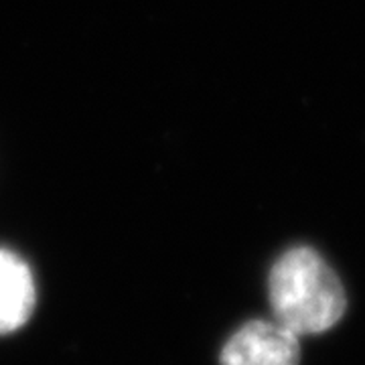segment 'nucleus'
<instances>
[{
  "label": "nucleus",
  "instance_id": "7ed1b4c3",
  "mask_svg": "<svg viewBox=\"0 0 365 365\" xmlns=\"http://www.w3.org/2000/svg\"><path fill=\"white\" fill-rule=\"evenodd\" d=\"M35 302L37 290L29 264L19 254L0 248V335L26 325Z\"/></svg>",
  "mask_w": 365,
  "mask_h": 365
},
{
  "label": "nucleus",
  "instance_id": "f03ea898",
  "mask_svg": "<svg viewBox=\"0 0 365 365\" xmlns=\"http://www.w3.org/2000/svg\"><path fill=\"white\" fill-rule=\"evenodd\" d=\"M299 339L274 319H252L225 341L220 365H299Z\"/></svg>",
  "mask_w": 365,
  "mask_h": 365
},
{
  "label": "nucleus",
  "instance_id": "f257e3e1",
  "mask_svg": "<svg viewBox=\"0 0 365 365\" xmlns=\"http://www.w3.org/2000/svg\"><path fill=\"white\" fill-rule=\"evenodd\" d=\"M274 321L294 333L319 335L337 325L347 309L339 276L311 246L282 252L268 274Z\"/></svg>",
  "mask_w": 365,
  "mask_h": 365
}]
</instances>
